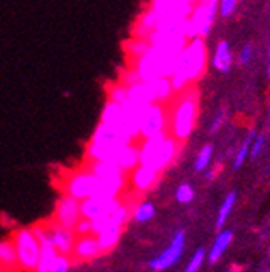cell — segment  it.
Masks as SVG:
<instances>
[{
	"instance_id": "obj_1",
	"label": "cell",
	"mask_w": 270,
	"mask_h": 272,
	"mask_svg": "<svg viewBox=\"0 0 270 272\" xmlns=\"http://www.w3.org/2000/svg\"><path fill=\"white\" fill-rule=\"evenodd\" d=\"M207 52L202 38H194L186 45L182 54L177 58L176 70L171 77L172 90L177 91L184 88L187 83L196 82L206 70Z\"/></svg>"
},
{
	"instance_id": "obj_2",
	"label": "cell",
	"mask_w": 270,
	"mask_h": 272,
	"mask_svg": "<svg viewBox=\"0 0 270 272\" xmlns=\"http://www.w3.org/2000/svg\"><path fill=\"white\" fill-rule=\"evenodd\" d=\"M88 161H106L118 164L124 173L139 166V143H93L86 146Z\"/></svg>"
},
{
	"instance_id": "obj_3",
	"label": "cell",
	"mask_w": 270,
	"mask_h": 272,
	"mask_svg": "<svg viewBox=\"0 0 270 272\" xmlns=\"http://www.w3.org/2000/svg\"><path fill=\"white\" fill-rule=\"evenodd\" d=\"M179 52L169 50L163 47H151L149 52L134 61L133 68L136 70L138 77L141 82H151L156 78H171L174 70H176Z\"/></svg>"
},
{
	"instance_id": "obj_4",
	"label": "cell",
	"mask_w": 270,
	"mask_h": 272,
	"mask_svg": "<svg viewBox=\"0 0 270 272\" xmlns=\"http://www.w3.org/2000/svg\"><path fill=\"white\" fill-rule=\"evenodd\" d=\"M177 144L179 141L168 133L143 139L139 143V166H146L159 173L174 160L177 153Z\"/></svg>"
},
{
	"instance_id": "obj_5",
	"label": "cell",
	"mask_w": 270,
	"mask_h": 272,
	"mask_svg": "<svg viewBox=\"0 0 270 272\" xmlns=\"http://www.w3.org/2000/svg\"><path fill=\"white\" fill-rule=\"evenodd\" d=\"M196 116H197V100L193 91H189L181 96V100L172 109V138H176L177 141H184L189 138L194 130Z\"/></svg>"
},
{
	"instance_id": "obj_6",
	"label": "cell",
	"mask_w": 270,
	"mask_h": 272,
	"mask_svg": "<svg viewBox=\"0 0 270 272\" xmlns=\"http://www.w3.org/2000/svg\"><path fill=\"white\" fill-rule=\"evenodd\" d=\"M98 188H99V179L83 166V168L68 173L63 178L62 190L65 196H70L81 203V201H86L90 197L97 196Z\"/></svg>"
},
{
	"instance_id": "obj_7",
	"label": "cell",
	"mask_w": 270,
	"mask_h": 272,
	"mask_svg": "<svg viewBox=\"0 0 270 272\" xmlns=\"http://www.w3.org/2000/svg\"><path fill=\"white\" fill-rule=\"evenodd\" d=\"M12 241H14L17 249L20 269L27 272H35L38 259H40V243H38L37 236L33 234L32 227L17 229L12 234Z\"/></svg>"
},
{
	"instance_id": "obj_8",
	"label": "cell",
	"mask_w": 270,
	"mask_h": 272,
	"mask_svg": "<svg viewBox=\"0 0 270 272\" xmlns=\"http://www.w3.org/2000/svg\"><path fill=\"white\" fill-rule=\"evenodd\" d=\"M219 3L217 2H204L201 5L194 7L193 14L189 20L186 22V37L187 40H194V38H201L209 33L212 27L216 12Z\"/></svg>"
},
{
	"instance_id": "obj_9",
	"label": "cell",
	"mask_w": 270,
	"mask_h": 272,
	"mask_svg": "<svg viewBox=\"0 0 270 272\" xmlns=\"http://www.w3.org/2000/svg\"><path fill=\"white\" fill-rule=\"evenodd\" d=\"M166 125H168V113L164 105L159 103L149 105L146 113L143 115L141 125H139V138L149 139L158 135L166 133Z\"/></svg>"
},
{
	"instance_id": "obj_10",
	"label": "cell",
	"mask_w": 270,
	"mask_h": 272,
	"mask_svg": "<svg viewBox=\"0 0 270 272\" xmlns=\"http://www.w3.org/2000/svg\"><path fill=\"white\" fill-rule=\"evenodd\" d=\"M51 221L60 224L65 229L73 231L76 227L78 222L81 221V203L70 196H62L56 201L55 213Z\"/></svg>"
},
{
	"instance_id": "obj_11",
	"label": "cell",
	"mask_w": 270,
	"mask_h": 272,
	"mask_svg": "<svg viewBox=\"0 0 270 272\" xmlns=\"http://www.w3.org/2000/svg\"><path fill=\"white\" fill-rule=\"evenodd\" d=\"M123 201L121 197H115V199H104V197H90L86 201H81V218L88 219V221L95 222L99 219H104L111 216L118 208H121Z\"/></svg>"
},
{
	"instance_id": "obj_12",
	"label": "cell",
	"mask_w": 270,
	"mask_h": 272,
	"mask_svg": "<svg viewBox=\"0 0 270 272\" xmlns=\"http://www.w3.org/2000/svg\"><path fill=\"white\" fill-rule=\"evenodd\" d=\"M33 234L37 236L38 243H40V259L35 272H50L51 266L55 264V261L58 259V251L55 249V245L51 244V239L49 236V229H47L45 222L43 224H37L32 227Z\"/></svg>"
},
{
	"instance_id": "obj_13",
	"label": "cell",
	"mask_w": 270,
	"mask_h": 272,
	"mask_svg": "<svg viewBox=\"0 0 270 272\" xmlns=\"http://www.w3.org/2000/svg\"><path fill=\"white\" fill-rule=\"evenodd\" d=\"M184 243H186V236L184 232H177L174 236L172 243L169 244V247L164 249L158 257H154L152 261H149V267L152 271H164L168 267H171L179 261V257L182 256L184 251Z\"/></svg>"
},
{
	"instance_id": "obj_14",
	"label": "cell",
	"mask_w": 270,
	"mask_h": 272,
	"mask_svg": "<svg viewBox=\"0 0 270 272\" xmlns=\"http://www.w3.org/2000/svg\"><path fill=\"white\" fill-rule=\"evenodd\" d=\"M47 229H49V236L51 239V244L55 245V249L58 251L60 256H70L72 257L73 251V244H75V232L65 229L60 224H56L53 221H47L45 222Z\"/></svg>"
},
{
	"instance_id": "obj_15",
	"label": "cell",
	"mask_w": 270,
	"mask_h": 272,
	"mask_svg": "<svg viewBox=\"0 0 270 272\" xmlns=\"http://www.w3.org/2000/svg\"><path fill=\"white\" fill-rule=\"evenodd\" d=\"M99 254H101V249H99L97 236L93 234L76 238L75 244H73L72 257L75 261H91V259L98 257Z\"/></svg>"
},
{
	"instance_id": "obj_16",
	"label": "cell",
	"mask_w": 270,
	"mask_h": 272,
	"mask_svg": "<svg viewBox=\"0 0 270 272\" xmlns=\"http://www.w3.org/2000/svg\"><path fill=\"white\" fill-rule=\"evenodd\" d=\"M129 218V208L126 204H121V208L116 209L111 216L99 219V221L91 222V229H93V236H98L99 232L111 229V227H123L124 222Z\"/></svg>"
},
{
	"instance_id": "obj_17",
	"label": "cell",
	"mask_w": 270,
	"mask_h": 272,
	"mask_svg": "<svg viewBox=\"0 0 270 272\" xmlns=\"http://www.w3.org/2000/svg\"><path fill=\"white\" fill-rule=\"evenodd\" d=\"M156 30H158V15H156L154 10L149 7L146 12H143V14L139 15L136 25H134V28H133V35H134V38L147 40Z\"/></svg>"
},
{
	"instance_id": "obj_18",
	"label": "cell",
	"mask_w": 270,
	"mask_h": 272,
	"mask_svg": "<svg viewBox=\"0 0 270 272\" xmlns=\"http://www.w3.org/2000/svg\"><path fill=\"white\" fill-rule=\"evenodd\" d=\"M99 125H104V126H108V128L116 130L120 135L124 136V133L121 131V125H123V108H121V105H116L113 102H108L104 105ZM124 138H128V136H124ZM129 141H131V139H129Z\"/></svg>"
},
{
	"instance_id": "obj_19",
	"label": "cell",
	"mask_w": 270,
	"mask_h": 272,
	"mask_svg": "<svg viewBox=\"0 0 270 272\" xmlns=\"http://www.w3.org/2000/svg\"><path fill=\"white\" fill-rule=\"evenodd\" d=\"M0 266L7 272H17L20 269L19 256H17V249L12 238L0 239Z\"/></svg>"
},
{
	"instance_id": "obj_20",
	"label": "cell",
	"mask_w": 270,
	"mask_h": 272,
	"mask_svg": "<svg viewBox=\"0 0 270 272\" xmlns=\"http://www.w3.org/2000/svg\"><path fill=\"white\" fill-rule=\"evenodd\" d=\"M86 169H90L98 179H113L126 176V173L115 163H106V161H86Z\"/></svg>"
},
{
	"instance_id": "obj_21",
	"label": "cell",
	"mask_w": 270,
	"mask_h": 272,
	"mask_svg": "<svg viewBox=\"0 0 270 272\" xmlns=\"http://www.w3.org/2000/svg\"><path fill=\"white\" fill-rule=\"evenodd\" d=\"M158 176H159L158 171L146 168V166H138L131 173V183L138 191H147L156 184Z\"/></svg>"
},
{
	"instance_id": "obj_22",
	"label": "cell",
	"mask_w": 270,
	"mask_h": 272,
	"mask_svg": "<svg viewBox=\"0 0 270 272\" xmlns=\"http://www.w3.org/2000/svg\"><path fill=\"white\" fill-rule=\"evenodd\" d=\"M91 141L93 143H133L128 138H124L123 135H120L116 130L108 128L104 125L97 126L93 136H91Z\"/></svg>"
},
{
	"instance_id": "obj_23",
	"label": "cell",
	"mask_w": 270,
	"mask_h": 272,
	"mask_svg": "<svg viewBox=\"0 0 270 272\" xmlns=\"http://www.w3.org/2000/svg\"><path fill=\"white\" fill-rule=\"evenodd\" d=\"M230 243H232V232L230 231L219 232L214 244H212V247H211V252H209V262L214 264V262L219 261V257L225 252V249L229 247Z\"/></svg>"
},
{
	"instance_id": "obj_24",
	"label": "cell",
	"mask_w": 270,
	"mask_h": 272,
	"mask_svg": "<svg viewBox=\"0 0 270 272\" xmlns=\"http://www.w3.org/2000/svg\"><path fill=\"white\" fill-rule=\"evenodd\" d=\"M230 65H232V54H230V48L227 42H221L216 48V55H214V67L219 72L225 73L229 72Z\"/></svg>"
},
{
	"instance_id": "obj_25",
	"label": "cell",
	"mask_w": 270,
	"mask_h": 272,
	"mask_svg": "<svg viewBox=\"0 0 270 272\" xmlns=\"http://www.w3.org/2000/svg\"><path fill=\"white\" fill-rule=\"evenodd\" d=\"M121 231H123V227H111V229L99 232V234L97 236V239H98L101 252L111 251V249L118 244V241L121 238Z\"/></svg>"
},
{
	"instance_id": "obj_26",
	"label": "cell",
	"mask_w": 270,
	"mask_h": 272,
	"mask_svg": "<svg viewBox=\"0 0 270 272\" xmlns=\"http://www.w3.org/2000/svg\"><path fill=\"white\" fill-rule=\"evenodd\" d=\"M151 48V43L143 38H133V40L124 43V50L128 54L129 58H133L134 61H138L139 58H143Z\"/></svg>"
},
{
	"instance_id": "obj_27",
	"label": "cell",
	"mask_w": 270,
	"mask_h": 272,
	"mask_svg": "<svg viewBox=\"0 0 270 272\" xmlns=\"http://www.w3.org/2000/svg\"><path fill=\"white\" fill-rule=\"evenodd\" d=\"M154 213H156L154 204L149 203V201H143V203L138 204L136 209H134L133 219L136 222H146V221H149V219H152Z\"/></svg>"
},
{
	"instance_id": "obj_28",
	"label": "cell",
	"mask_w": 270,
	"mask_h": 272,
	"mask_svg": "<svg viewBox=\"0 0 270 272\" xmlns=\"http://www.w3.org/2000/svg\"><path fill=\"white\" fill-rule=\"evenodd\" d=\"M234 203H236V192H230V194L225 197L224 203H222L221 209H219V218H217V227H222L224 222L227 221L230 211L234 208Z\"/></svg>"
},
{
	"instance_id": "obj_29",
	"label": "cell",
	"mask_w": 270,
	"mask_h": 272,
	"mask_svg": "<svg viewBox=\"0 0 270 272\" xmlns=\"http://www.w3.org/2000/svg\"><path fill=\"white\" fill-rule=\"evenodd\" d=\"M108 102H113L116 105H123L128 102V88H126L124 85H113L110 90H108Z\"/></svg>"
},
{
	"instance_id": "obj_30",
	"label": "cell",
	"mask_w": 270,
	"mask_h": 272,
	"mask_svg": "<svg viewBox=\"0 0 270 272\" xmlns=\"http://www.w3.org/2000/svg\"><path fill=\"white\" fill-rule=\"evenodd\" d=\"M254 138H255V133H254V131H250L249 136L245 138V141H244V144L241 146V150L237 151L236 161H234V168H236V169L241 168V166L244 164V161H245V158L249 156L250 146H252V141H254Z\"/></svg>"
},
{
	"instance_id": "obj_31",
	"label": "cell",
	"mask_w": 270,
	"mask_h": 272,
	"mask_svg": "<svg viewBox=\"0 0 270 272\" xmlns=\"http://www.w3.org/2000/svg\"><path fill=\"white\" fill-rule=\"evenodd\" d=\"M211 158H212V146L211 144H206L201 151H199V156L196 160V171H204L207 169L209 163H211Z\"/></svg>"
},
{
	"instance_id": "obj_32",
	"label": "cell",
	"mask_w": 270,
	"mask_h": 272,
	"mask_svg": "<svg viewBox=\"0 0 270 272\" xmlns=\"http://www.w3.org/2000/svg\"><path fill=\"white\" fill-rule=\"evenodd\" d=\"M204 257H206V251H204V249H197V251L194 252L193 259L189 261V264H187V267H186L184 272H197L199 267L202 266Z\"/></svg>"
},
{
	"instance_id": "obj_33",
	"label": "cell",
	"mask_w": 270,
	"mask_h": 272,
	"mask_svg": "<svg viewBox=\"0 0 270 272\" xmlns=\"http://www.w3.org/2000/svg\"><path fill=\"white\" fill-rule=\"evenodd\" d=\"M176 199L179 201V203H189V201L194 199V190L189 184H181L176 191Z\"/></svg>"
},
{
	"instance_id": "obj_34",
	"label": "cell",
	"mask_w": 270,
	"mask_h": 272,
	"mask_svg": "<svg viewBox=\"0 0 270 272\" xmlns=\"http://www.w3.org/2000/svg\"><path fill=\"white\" fill-rule=\"evenodd\" d=\"M70 266H72V259H70V256H58L55 264L51 266L50 272H68Z\"/></svg>"
},
{
	"instance_id": "obj_35",
	"label": "cell",
	"mask_w": 270,
	"mask_h": 272,
	"mask_svg": "<svg viewBox=\"0 0 270 272\" xmlns=\"http://www.w3.org/2000/svg\"><path fill=\"white\" fill-rule=\"evenodd\" d=\"M73 232H75V236H78V238H81V236H90V234H93V229H91V221L81 218V221L76 224V227L73 229Z\"/></svg>"
},
{
	"instance_id": "obj_36",
	"label": "cell",
	"mask_w": 270,
	"mask_h": 272,
	"mask_svg": "<svg viewBox=\"0 0 270 272\" xmlns=\"http://www.w3.org/2000/svg\"><path fill=\"white\" fill-rule=\"evenodd\" d=\"M264 143H265L264 136H255L254 141H252V146H250L252 158H257L260 155V151H262V148H264Z\"/></svg>"
},
{
	"instance_id": "obj_37",
	"label": "cell",
	"mask_w": 270,
	"mask_h": 272,
	"mask_svg": "<svg viewBox=\"0 0 270 272\" xmlns=\"http://www.w3.org/2000/svg\"><path fill=\"white\" fill-rule=\"evenodd\" d=\"M236 8V2L234 0H224V2L219 3V10H221V15L222 17H227L234 12Z\"/></svg>"
},
{
	"instance_id": "obj_38",
	"label": "cell",
	"mask_w": 270,
	"mask_h": 272,
	"mask_svg": "<svg viewBox=\"0 0 270 272\" xmlns=\"http://www.w3.org/2000/svg\"><path fill=\"white\" fill-rule=\"evenodd\" d=\"M250 56H252V48H250L249 45H245V47L242 48V52H241V63H242V65L249 63Z\"/></svg>"
},
{
	"instance_id": "obj_39",
	"label": "cell",
	"mask_w": 270,
	"mask_h": 272,
	"mask_svg": "<svg viewBox=\"0 0 270 272\" xmlns=\"http://www.w3.org/2000/svg\"><path fill=\"white\" fill-rule=\"evenodd\" d=\"M222 120H224V115L217 116L216 120H214V123H212V126H211V131H212V133H214V131H217V128H219V126H221Z\"/></svg>"
},
{
	"instance_id": "obj_40",
	"label": "cell",
	"mask_w": 270,
	"mask_h": 272,
	"mask_svg": "<svg viewBox=\"0 0 270 272\" xmlns=\"http://www.w3.org/2000/svg\"><path fill=\"white\" fill-rule=\"evenodd\" d=\"M269 75H270V48H269Z\"/></svg>"
},
{
	"instance_id": "obj_41",
	"label": "cell",
	"mask_w": 270,
	"mask_h": 272,
	"mask_svg": "<svg viewBox=\"0 0 270 272\" xmlns=\"http://www.w3.org/2000/svg\"><path fill=\"white\" fill-rule=\"evenodd\" d=\"M0 272H7V271H5V269H3V267H2V266H0Z\"/></svg>"
},
{
	"instance_id": "obj_42",
	"label": "cell",
	"mask_w": 270,
	"mask_h": 272,
	"mask_svg": "<svg viewBox=\"0 0 270 272\" xmlns=\"http://www.w3.org/2000/svg\"><path fill=\"white\" fill-rule=\"evenodd\" d=\"M229 272H237V271H232V269H230V271H229Z\"/></svg>"
}]
</instances>
